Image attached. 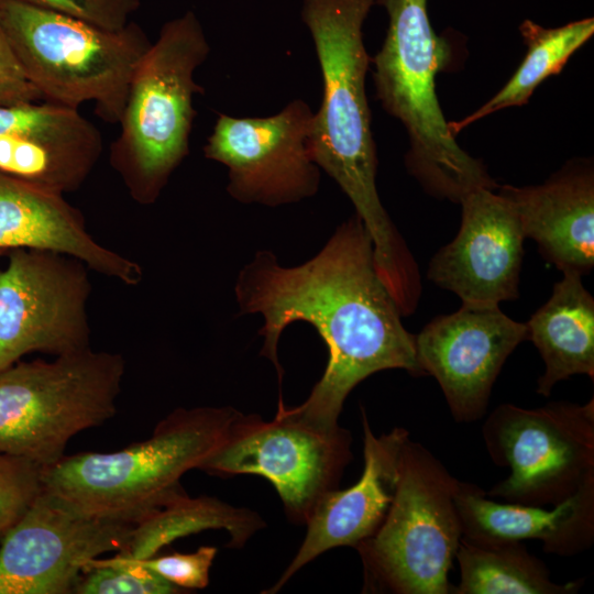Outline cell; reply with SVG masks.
I'll return each instance as SVG.
<instances>
[{"mask_svg": "<svg viewBox=\"0 0 594 594\" xmlns=\"http://www.w3.org/2000/svg\"><path fill=\"white\" fill-rule=\"evenodd\" d=\"M134 524L77 509L38 493L0 541V594H69L86 565L121 551Z\"/></svg>", "mask_w": 594, "mask_h": 594, "instance_id": "cell-12", "label": "cell"}, {"mask_svg": "<svg viewBox=\"0 0 594 594\" xmlns=\"http://www.w3.org/2000/svg\"><path fill=\"white\" fill-rule=\"evenodd\" d=\"M519 30L527 45L522 63L486 103L464 119L449 122L453 136L491 113L527 103L535 89L548 77L559 74L568 59L590 40L594 33V20L587 18L556 29H544L526 20Z\"/></svg>", "mask_w": 594, "mask_h": 594, "instance_id": "cell-24", "label": "cell"}, {"mask_svg": "<svg viewBox=\"0 0 594 594\" xmlns=\"http://www.w3.org/2000/svg\"><path fill=\"white\" fill-rule=\"evenodd\" d=\"M15 249L64 253L129 286L143 276L136 262L91 237L82 215L64 195L0 172V255Z\"/></svg>", "mask_w": 594, "mask_h": 594, "instance_id": "cell-18", "label": "cell"}, {"mask_svg": "<svg viewBox=\"0 0 594 594\" xmlns=\"http://www.w3.org/2000/svg\"><path fill=\"white\" fill-rule=\"evenodd\" d=\"M102 135L78 108L0 105V172L45 190H77L102 153Z\"/></svg>", "mask_w": 594, "mask_h": 594, "instance_id": "cell-16", "label": "cell"}, {"mask_svg": "<svg viewBox=\"0 0 594 594\" xmlns=\"http://www.w3.org/2000/svg\"><path fill=\"white\" fill-rule=\"evenodd\" d=\"M41 491L40 466L0 452V532L20 518Z\"/></svg>", "mask_w": 594, "mask_h": 594, "instance_id": "cell-26", "label": "cell"}, {"mask_svg": "<svg viewBox=\"0 0 594 594\" xmlns=\"http://www.w3.org/2000/svg\"><path fill=\"white\" fill-rule=\"evenodd\" d=\"M460 204V229L431 257L428 279L462 304L499 306L517 299L526 237L516 211L487 188L470 193Z\"/></svg>", "mask_w": 594, "mask_h": 594, "instance_id": "cell-15", "label": "cell"}, {"mask_svg": "<svg viewBox=\"0 0 594 594\" xmlns=\"http://www.w3.org/2000/svg\"><path fill=\"white\" fill-rule=\"evenodd\" d=\"M314 116L301 99L270 117L221 113L205 156L228 168L227 190L242 204L278 207L310 198L320 184L310 150Z\"/></svg>", "mask_w": 594, "mask_h": 594, "instance_id": "cell-13", "label": "cell"}, {"mask_svg": "<svg viewBox=\"0 0 594 594\" xmlns=\"http://www.w3.org/2000/svg\"><path fill=\"white\" fill-rule=\"evenodd\" d=\"M76 594H174L182 588L157 573L114 556L94 559L85 568Z\"/></svg>", "mask_w": 594, "mask_h": 594, "instance_id": "cell-25", "label": "cell"}, {"mask_svg": "<svg viewBox=\"0 0 594 594\" xmlns=\"http://www.w3.org/2000/svg\"><path fill=\"white\" fill-rule=\"evenodd\" d=\"M455 504L462 537L476 543L540 540L543 550L574 556L594 540V479L552 509L486 498L475 484L459 482Z\"/></svg>", "mask_w": 594, "mask_h": 594, "instance_id": "cell-20", "label": "cell"}, {"mask_svg": "<svg viewBox=\"0 0 594 594\" xmlns=\"http://www.w3.org/2000/svg\"><path fill=\"white\" fill-rule=\"evenodd\" d=\"M419 367L438 382L457 422L481 419L504 363L522 341L526 322L499 306L462 304L415 334Z\"/></svg>", "mask_w": 594, "mask_h": 594, "instance_id": "cell-14", "label": "cell"}, {"mask_svg": "<svg viewBox=\"0 0 594 594\" xmlns=\"http://www.w3.org/2000/svg\"><path fill=\"white\" fill-rule=\"evenodd\" d=\"M209 52L187 12L162 26L134 72L110 161L138 202H154L189 153L194 96L204 92L194 74Z\"/></svg>", "mask_w": 594, "mask_h": 594, "instance_id": "cell-5", "label": "cell"}, {"mask_svg": "<svg viewBox=\"0 0 594 594\" xmlns=\"http://www.w3.org/2000/svg\"><path fill=\"white\" fill-rule=\"evenodd\" d=\"M67 14L108 30H120L139 9L140 0H16Z\"/></svg>", "mask_w": 594, "mask_h": 594, "instance_id": "cell-28", "label": "cell"}, {"mask_svg": "<svg viewBox=\"0 0 594 594\" xmlns=\"http://www.w3.org/2000/svg\"><path fill=\"white\" fill-rule=\"evenodd\" d=\"M124 370L121 354L91 348L3 370L0 452L53 465L75 435L114 416Z\"/></svg>", "mask_w": 594, "mask_h": 594, "instance_id": "cell-8", "label": "cell"}, {"mask_svg": "<svg viewBox=\"0 0 594 594\" xmlns=\"http://www.w3.org/2000/svg\"><path fill=\"white\" fill-rule=\"evenodd\" d=\"M263 526L252 510L213 497L191 498L183 491L138 520L128 544L118 554L132 560L147 559L174 540L207 529L227 530L229 547L239 548Z\"/></svg>", "mask_w": 594, "mask_h": 594, "instance_id": "cell-22", "label": "cell"}, {"mask_svg": "<svg viewBox=\"0 0 594 594\" xmlns=\"http://www.w3.org/2000/svg\"><path fill=\"white\" fill-rule=\"evenodd\" d=\"M240 415L232 407L178 408L144 441L64 455L41 469L42 488L81 512L135 524L184 491L183 474L199 469Z\"/></svg>", "mask_w": 594, "mask_h": 594, "instance_id": "cell-4", "label": "cell"}, {"mask_svg": "<svg viewBox=\"0 0 594 594\" xmlns=\"http://www.w3.org/2000/svg\"><path fill=\"white\" fill-rule=\"evenodd\" d=\"M42 99L20 65L4 32L0 28V105H14Z\"/></svg>", "mask_w": 594, "mask_h": 594, "instance_id": "cell-29", "label": "cell"}, {"mask_svg": "<svg viewBox=\"0 0 594 594\" xmlns=\"http://www.w3.org/2000/svg\"><path fill=\"white\" fill-rule=\"evenodd\" d=\"M364 470L352 486L324 494L306 525L305 539L278 581L263 593L278 592L304 565L322 552L343 546L356 547L375 534L394 497L402 448L409 438L396 427L376 437L362 409Z\"/></svg>", "mask_w": 594, "mask_h": 594, "instance_id": "cell-17", "label": "cell"}, {"mask_svg": "<svg viewBox=\"0 0 594 594\" xmlns=\"http://www.w3.org/2000/svg\"><path fill=\"white\" fill-rule=\"evenodd\" d=\"M2 535H3V532H0V541H1Z\"/></svg>", "mask_w": 594, "mask_h": 594, "instance_id": "cell-30", "label": "cell"}, {"mask_svg": "<svg viewBox=\"0 0 594 594\" xmlns=\"http://www.w3.org/2000/svg\"><path fill=\"white\" fill-rule=\"evenodd\" d=\"M581 275L564 272L550 298L526 322L528 340L544 364L537 393L549 396L553 387L573 375L594 378V298Z\"/></svg>", "mask_w": 594, "mask_h": 594, "instance_id": "cell-21", "label": "cell"}, {"mask_svg": "<svg viewBox=\"0 0 594 594\" xmlns=\"http://www.w3.org/2000/svg\"><path fill=\"white\" fill-rule=\"evenodd\" d=\"M388 14L382 48L374 57V84L384 109L406 128L408 172L438 199L461 202L470 193L499 185L485 165L463 151L436 95V75L451 59L447 41L429 21L427 0H375Z\"/></svg>", "mask_w": 594, "mask_h": 594, "instance_id": "cell-3", "label": "cell"}, {"mask_svg": "<svg viewBox=\"0 0 594 594\" xmlns=\"http://www.w3.org/2000/svg\"><path fill=\"white\" fill-rule=\"evenodd\" d=\"M8 253L0 268V372L33 352L57 356L90 348V268L50 250Z\"/></svg>", "mask_w": 594, "mask_h": 594, "instance_id": "cell-11", "label": "cell"}, {"mask_svg": "<svg viewBox=\"0 0 594 594\" xmlns=\"http://www.w3.org/2000/svg\"><path fill=\"white\" fill-rule=\"evenodd\" d=\"M351 433L320 427L278 404L273 420L241 414L199 469L218 476L254 474L276 488L289 520L306 524L320 498L338 488L352 459Z\"/></svg>", "mask_w": 594, "mask_h": 594, "instance_id": "cell-10", "label": "cell"}, {"mask_svg": "<svg viewBox=\"0 0 594 594\" xmlns=\"http://www.w3.org/2000/svg\"><path fill=\"white\" fill-rule=\"evenodd\" d=\"M0 28L25 76L47 101L119 123L132 77L152 45L134 22L108 30L67 14L0 0Z\"/></svg>", "mask_w": 594, "mask_h": 594, "instance_id": "cell-6", "label": "cell"}, {"mask_svg": "<svg viewBox=\"0 0 594 594\" xmlns=\"http://www.w3.org/2000/svg\"><path fill=\"white\" fill-rule=\"evenodd\" d=\"M217 554V548L204 546L191 553H172L132 560L175 584L180 588H204L209 583V571Z\"/></svg>", "mask_w": 594, "mask_h": 594, "instance_id": "cell-27", "label": "cell"}, {"mask_svg": "<svg viewBox=\"0 0 594 594\" xmlns=\"http://www.w3.org/2000/svg\"><path fill=\"white\" fill-rule=\"evenodd\" d=\"M526 238L562 273L581 276L594 266V174L590 164H569L537 186H498Z\"/></svg>", "mask_w": 594, "mask_h": 594, "instance_id": "cell-19", "label": "cell"}, {"mask_svg": "<svg viewBox=\"0 0 594 594\" xmlns=\"http://www.w3.org/2000/svg\"><path fill=\"white\" fill-rule=\"evenodd\" d=\"M240 315H260L261 354L283 378L277 349L286 327L311 324L326 343V371L308 398L287 408L314 425L332 428L350 392L370 375L399 369L424 376L415 334L380 278L373 243L354 213L321 250L297 266H284L270 250L257 251L240 270L234 285Z\"/></svg>", "mask_w": 594, "mask_h": 594, "instance_id": "cell-1", "label": "cell"}, {"mask_svg": "<svg viewBox=\"0 0 594 594\" xmlns=\"http://www.w3.org/2000/svg\"><path fill=\"white\" fill-rule=\"evenodd\" d=\"M482 436L508 476L486 495L532 506L557 505L594 479V399L538 408L498 405Z\"/></svg>", "mask_w": 594, "mask_h": 594, "instance_id": "cell-9", "label": "cell"}, {"mask_svg": "<svg viewBox=\"0 0 594 594\" xmlns=\"http://www.w3.org/2000/svg\"><path fill=\"white\" fill-rule=\"evenodd\" d=\"M375 0H304L322 75V100L314 116V162L348 196L367 230L378 275L387 282L408 276L416 260L383 207L377 188V155L365 92L370 57L362 26Z\"/></svg>", "mask_w": 594, "mask_h": 594, "instance_id": "cell-2", "label": "cell"}, {"mask_svg": "<svg viewBox=\"0 0 594 594\" xmlns=\"http://www.w3.org/2000/svg\"><path fill=\"white\" fill-rule=\"evenodd\" d=\"M459 482L421 443L405 441L387 514L375 534L355 547L363 592L451 593L448 574L462 538Z\"/></svg>", "mask_w": 594, "mask_h": 594, "instance_id": "cell-7", "label": "cell"}, {"mask_svg": "<svg viewBox=\"0 0 594 594\" xmlns=\"http://www.w3.org/2000/svg\"><path fill=\"white\" fill-rule=\"evenodd\" d=\"M455 558L460 583L453 594H573L580 582L556 583L547 565L522 542L476 543L461 538Z\"/></svg>", "mask_w": 594, "mask_h": 594, "instance_id": "cell-23", "label": "cell"}]
</instances>
